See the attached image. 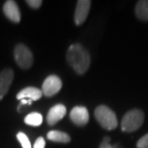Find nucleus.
Segmentation results:
<instances>
[{"label": "nucleus", "instance_id": "7ed1b4c3", "mask_svg": "<svg viewBox=\"0 0 148 148\" xmlns=\"http://www.w3.org/2000/svg\"><path fill=\"white\" fill-rule=\"evenodd\" d=\"M144 121V114L143 111L134 109L127 112L121 120V130L123 132H135L143 125Z\"/></svg>", "mask_w": 148, "mask_h": 148}, {"label": "nucleus", "instance_id": "4468645a", "mask_svg": "<svg viewBox=\"0 0 148 148\" xmlns=\"http://www.w3.org/2000/svg\"><path fill=\"white\" fill-rule=\"evenodd\" d=\"M24 122L30 126H40L42 123V115L38 112H32L25 117Z\"/></svg>", "mask_w": 148, "mask_h": 148}, {"label": "nucleus", "instance_id": "f03ea898", "mask_svg": "<svg viewBox=\"0 0 148 148\" xmlns=\"http://www.w3.org/2000/svg\"><path fill=\"white\" fill-rule=\"evenodd\" d=\"M96 120L106 130H114L117 127V117L114 112L105 105L98 106L94 111Z\"/></svg>", "mask_w": 148, "mask_h": 148}, {"label": "nucleus", "instance_id": "6ab92c4d", "mask_svg": "<svg viewBox=\"0 0 148 148\" xmlns=\"http://www.w3.org/2000/svg\"><path fill=\"white\" fill-rule=\"evenodd\" d=\"M109 141H110V138H108V137L104 138V140H103L101 144H100L99 148H114L110 144V143H109Z\"/></svg>", "mask_w": 148, "mask_h": 148}, {"label": "nucleus", "instance_id": "0eeeda50", "mask_svg": "<svg viewBox=\"0 0 148 148\" xmlns=\"http://www.w3.org/2000/svg\"><path fill=\"white\" fill-rule=\"evenodd\" d=\"M69 117L72 122L77 126H84L88 122L90 114L86 107L83 106H76L70 112Z\"/></svg>", "mask_w": 148, "mask_h": 148}, {"label": "nucleus", "instance_id": "9b49d317", "mask_svg": "<svg viewBox=\"0 0 148 148\" xmlns=\"http://www.w3.org/2000/svg\"><path fill=\"white\" fill-rule=\"evenodd\" d=\"M42 91L38 88L34 87H27L23 88L16 94V99L22 100V99H30L32 101H38L42 96Z\"/></svg>", "mask_w": 148, "mask_h": 148}, {"label": "nucleus", "instance_id": "2eb2a0df", "mask_svg": "<svg viewBox=\"0 0 148 148\" xmlns=\"http://www.w3.org/2000/svg\"><path fill=\"white\" fill-rule=\"evenodd\" d=\"M16 138H17V140H18V141L20 143V144H21L22 148H32L30 140H29L28 137L24 134V133L19 132L18 134L16 135Z\"/></svg>", "mask_w": 148, "mask_h": 148}, {"label": "nucleus", "instance_id": "a211bd4d", "mask_svg": "<svg viewBox=\"0 0 148 148\" xmlns=\"http://www.w3.org/2000/svg\"><path fill=\"white\" fill-rule=\"evenodd\" d=\"M44 147H45V140H44V138L42 137L37 138L33 148H44Z\"/></svg>", "mask_w": 148, "mask_h": 148}, {"label": "nucleus", "instance_id": "9d476101", "mask_svg": "<svg viewBox=\"0 0 148 148\" xmlns=\"http://www.w3.org/2000/svg\"><path fill=\"white\" fill-rule=\"evenodd\" d=\"M14 80V71L12 69H4L0 72V100L8 92Z\"/></svg>", "mask_w": 148, "mask_h": 148}, {"label": "nucleus", "instance_id": "f8f14e48", "mask_svg": "<svg viewBox=\"0 0 148 148\" xmlns=\"http://www.w3.org/2000/svg\"><path fill=\"white\" fill-rule=\"evenodd\" d=\"M47 138L51 141L59 143H69L71 140L69 135H67L66 133L57 131V130H53L47 133Z\"/></svg>", "mask_w": 148, "mask_h": 148}, {"label": "nucleus", "instance_id": "f3484780", "mask_svg": "<svg viewBox=\"0 0 148 148\" xmlns=\"http://www.w3.org/2000/svg\"><path fill=\"white\" fill-rule=\"evenodd\" d=\"M26 3H27L31 8L38 9L41 6V4H42V1H41V0H27Z\"/></svg>", "mask_w": 148, "mask_h": 148}, {"label": "nucleus", "instance_id": "ddd939ff", "mask_svg": "<svg viewBox=\"0 0 148 148\" xmlns=\"http://www.w3.org/2000/svg\"><path fill=\"white\" fill-rule=\"evenodd\" d=\"M136 16L143 21H148V0H140L137 3L135 9Z\"/></svg>", "mask_w": 148, "mask_h": 148}, {"label": "nucleus", "instance_id": "dca6fc26", "mask_svg": "<svg viewBox=\"0 0 148 148\" xmlns=\"http://www.w3.org/2000/svg\"><path fill=\"white\" fill-rule=\"evenodd\" d=\"M138 148H148V134L141 137L137 143Z\"/></svg>", "mask_w": 148, "mask_h": 148}, {"label": "nucleus", "instance_id": "20e7f679", "mask_svg": "<svg viewBox=\"0 0 148 148\" xmlns=\"http://www.w3.org/2000/svg\"><path fill=\"white\" fill-rule=\"evenodd\" d=\"M14 61L20 69H28L33 64V54L31 50L24 44H17L14 50Z\"/></svg>", "mask_w": 148, "mask_h": 148}, {"label": "nucleus", "instance_id": "39448f33", "mask_svg": "<svg viewBox=\"0 0 148 148\" xmlns=\"http://www.w3.org/2000/svg\"><path fill=\"white\" fill-rule=\"evenodd\" d=\"M62 87H63V83H62L60 77H58L57 75H50L44 80L41 91H42L43 95L51 97L57 94L61 90Z\"/></svg>", "mask_w": 148, "mask_h": 148}, {"label": "nucleus", "instance_id": "1a4fd4ad", "mask_svg": "<svg viewBox=\"0 0 148 148\" xmlns=\"http://www.w3.org/2000/svg\"><path fill=\"white\" fill-rule=\"evenodd\" d=\"M66 114V108L63 104H57L52 107L47 114L46 120L49 125H55L61 119H63Z\"/></svg>", "mask_w": 148, "mask_h": 148}, {"label": "nucleus", "instance_id": "6e6552de", "mask_svg": "<svg viewBox=\"0 0 148 148\" xmlns=\"http://www.w3.org/2000/svg\"><path fill=\"white\" fill-rule=\"evenodd\" d=\"M3 12H4L5 16L8 17V19H10L11 21L14 23H18L20 21L21 16H20L19 8L16 1H13V0L6 1L4 6H3Z\"/></svg>", "mask_w": 148, "mask_h": 148}, {"label": "nucleus", "instance_id": "423d86ee", "mask_svg": "<svg viewBox=\"0 0 148 148\" xmlns=\"http://www.w3.org/2000/svg\"><path fill=\"white\" fill-rule=\"evenodd\" d=\"M91 2L90 0H79L77 2L75 14H74V21L76 25H82L86 21L90 12Z\"/></svg>", "mask_w": 148, "mask_h": 148}, {"label": "nucleus", "instance_id": "f257e3e1", "mask_svg": "<svg viewBox=\"0 0 148 148\" xmlns=\"http://www.w3.org/2000/svg\"><path fill=\"white\" fill-rule=\"evenodd\" d=\"M66 61L74 71L82 75L90 66V55L82 44L74 43L67 49Z\"/></svg>", "mask_w": 148, "mask_h": 148}]
</instances>
